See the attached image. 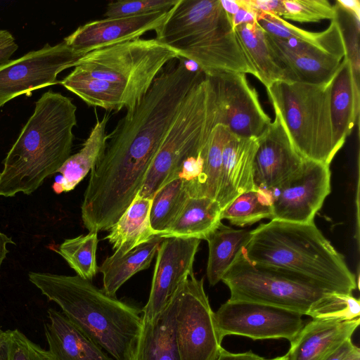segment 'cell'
I'll list each match as a JSON object with an SVG mask.
<instances>
[{"label":"cell","instance_id":"6da1fadb","mask_svg":"<svg viewBox=\"0 0 360 360\" xmlns=\"http://www.w3.org/2000/svg\"><path fill=\"white\" fill-rule=\"evenodd\" d=\"M188 62L181 57L169 62L108 134L84 194L82 206L89 214L114 224L140 191L184 99L205 76Z\"/></svg>","mask_w":360,"mask_h":360},{"label":"cell","instance_id":"7a4b0ae2","mask_svg":"<svg viewBox=\"0 0 360 360\" xmlns=\"http://www.w3.org/2000/svg\"><path fill=\"white\" fill-rule=\"evenodd\" d=\"M77 106L60 93L48 91L8 152L0 173V196L30 195L58 172L70 156Z\"/></svg>","mask_w":360,"mask_h":360},{"label":"cell","instance_id":"3957f363","mask_svg":"<svg viewBox=\"0 0 360 360\" xmlns=\"http://www.w3.org/2000/svg\"><path fill=\"white\" fill-rule=\"evenodd\" d=\"M28 278L115 360H134L143 326L140 309L107 295L78 275L30 272Z\"/></svg>","mask_w":360,"mask_h":360},{"label":"cell","instance_id":"277c9868","mask_svg":"<svg viewBox=\"0 0 360 360\" xmlns=\"http://www.w3.org/2000/svg\"><path fill=\"white\" fill-rule=\"evenodd\" d=\"M243 252L248 259L293 271L330 292L352 294L356 276L314 222L272 219L250 231Z\"/></svg>","mask_w":360,"mask_h":360},{"label":"cell","instance_id":"5b68a950","mask_svg":"<svg viewBox=\"0 0 360 360\" xmlns=\"http://www.w3.org/2000/svg\"><path fill=\"white\" fill-rule=\"evenodd\" d=\"M155 33L205 76L232 72L256 77L220 0H178Z\"/></svg>","mask_w":360,"mask_h":360},{"label":"cell","instance_id":"8992f818","mask_svg":"<svg viewBox=\"0 0 360 360\" xmlns=\"http://www.w3.org/2000/svg\"><path fill=\"white\" fill-rule=\"evenodd\" d=\"M216 124L214 92L210 80L205 76L184 99L138 194L152 199L158 190L178 178L186 160L206 153L210 134Z\"/></svg>","mask_w":360,"mask_h":360},{"label":"cell","instance_id":"52a82bcc","mask_svg":"<svg viewBox=\"0 0 360 360\" xmlns=\"http://www.w3.org/2000/svg\"><path fill=\"white\" fill-rule=\"evenodd\" d=\"M266 91L296 151L304 159L330 165L337 154L330 117V81L321 84L277 82Z\"/></svg>","mask_w":360,"mask_h":360},{"label":"cell","instance_id":"ba28073f","mask_svg":"<svg viewBox=\"0 0 360 360\" xmlns=\"http://www.w3.org/2000/svg\"><path fill=\"white\" fill-rule=\"evenodd\" d=\"M179 57L176 51L155 38H139L89 52L74 68L118 84L135 106L165 67Z\"/></svg>","mask_w":360,"mask_h":360},{"label":"cell","instance_id":"9c48e42d","mask_svg":"<svg viewBox=\"0 0 360 360\" xmlns=\"http://www.w3.org/2000/svg\"><path fill=\"white\" fill-rule=\"evenodd\" d=\"M243 249L221 278L229 289L230 301L261 303L307 315L314 302L330 292L293 271L255 263Z\"/></svg>","mask_w":360,"mask_h":360},{"label":"cell","instance_id":"30bf717a","mask_svg":"<svg viewBox=\"0 0 360 360\" xmlns=\"http://www.w3.org/2000/svg\"><path fill=\"white\" fill-rule=\"evenodd\" d=\"M203 278L189 276L176 291V341L180 360H217L223 347Z\"/></svg>","mask_w":360,"mask_h":360},{"label":"cell","instance_id":"8fae6325","mask_svg":"<svg viewBox=\"0 0 360 360\" xmlns=\"http://www.w3.org/2000/svg\"><path fill=\"white\" fill-rule=\"evenodd\" d=\"M82 56L63 41L7 61L0 66V108L21 95L59 83L58 75L75 67Z\"/></svg>","mask_w":360,"mask_h":360},{"label":"cell","instance_id":"7c38bea8","mask_svg":"<svg viewBox=\"0 0 360 360\" xmlns=\"http://www.w3.org/2000/svg\"><path fill=\"white\" fill-rule=\"evenodd\" d=\"M300 313L261 303L227 300L214 312L221 340L236 335L252 340L292 341L304 326Z\"/></svg>","mask_w":360,"mask_h":360},{"label":"cell","instance_id":"4fadbf2b","mask_svg":"<svg viewBox=\"0 0 360 360\" xmlns=\"http://www.w3.org/2000/svg\"><path fill=\"white\" fill-rule=\"evenodd\" d=\"M206 77L214 92L217 124L226 126L238 136L257 138L271 120L246 74L224 72Z\"/></svg>","mask_w":360,"mask_h":360},{"label":"cell","instance_id":"5bb4252c","mask_svg":"<svg viewBox=\"0 0 360 360\" xmlns=\"http://www.w3.org/2000/svg\"><path fill=\"white\" fill-rule=\"evenodd\" d=\"M329 165L304 159L291 176L271 191L272 219L314 222L315 215L330 193Z\"/></svg>","mask_w":360,"mask_h":360},{"label":"cell","instance_id":"9a60e30c","mask_svg":"<svg viewBox=\"0 0 360 360\" xmlns=\"http://www.w3.org/2000/svg\"><path fill=\"white\" fill-rule=\"evenodd\" d=\"M200 239L167 238L161 241L148 302L141 309L143 322L154 321L185 280L193 274V267Z\"/></svg>","mask_w":360,"mask_h":360},{"label":"cell","instance_id":"2e32d148","mask_svg":"<svg viewBox=\"0 0 360 360\" xmlns=\"http://www.w3.org/2000/svg\"><path fill=\"white\" fill-rule=\"evenodd\" d=\"M169 12V10L90 21L77 27L63 41L74 51L84 56L96 49L139 39L147 32L155 31L166 20Z\"/></svg>","mask_w":360,"mask_h":360},{"label":"cell","instance_id":"e0dca14e","mask_svg":"<svg viewBox=\"0 0 360 360\" xmlns=\"http://www.w3.org/2000/svg\"><path fill=\"white\" fill-rule=\"evenodd\" d=\"M254 160V182L259 189L271 191L291 176L304 158L293 147L280 117L257 137Z\"/></svg>","mask_w":360,"mask_h":360},{"label":"cell","instance_id":"ac0fdd59","mask_svg":"<svg viewBox=\"0 0 360 360\" xmlns=\"http://www.w3.org/2000/svg\"><path fill=\"white\" fill-rule=\"evenodd\" d=\"M267 42L290 82H330L342 58L299 40H281L265 32Z\"/></svg>","mask_w":360,"mask_h":360},{"label":"cell","instance_id":"d6986e66","mask_svg":"<svg viewBox=\"0 0 360 360\" xmlns=\"http://www.w3.org/2000/svg\"><path fill=\"white\" fill-rule=\"evenodd\" d=\"M257 138L231 134L223 150L215 200L221 210L242 193L258 189L254 182V160Z\"/></svg>","mask_w":360,"mask_h":360},{"label":"cell","instance_id":"ffe728a7","mask_svg":"<svg viewBox=\"0 0 360 360\" xmlns=\"http://www.w3.org/2000/svg\"><path fill=\"white\" fill-rule=\"evenodd\" d=\"M359 318L349 321L313 319L304 325L290 342L286 360H325L344 342L351 339Z\"/></svg>","mask_w":360,"mask_h":360},{"label":"cell","instance_id":"44dd1931","mask_svg":"<svg viewBox=\"0 0 360 360\" xmlns=\"http://www.w3.org/2000/svg\"><path fill=\"white\" fill-rule=\"evenodd\" d=\"M360 85L344 57L330 80V109L334 148L338 153L359 120Z\"/></svg>","mask_w":360,"mask_h":360},{"label":"cell","instance_id":"7402d4cb","mask_svg":"<svg viewBox=\"0 0 360 360\" xmlns=\"http://www.w3.org/2000/svg\"><path fill=\"white\" fill-rule=\"evenodd\" d=\"M47 314L45 336L54 360H112L61 311L49 308Z\"/></svg>","mask_w":360,"mask_h":360},{"label":"cell","instance_id":"603a6c76","mask_svg":"<svg viewBox=\"0 0 360 360\" xmlns=\"http://www.w3.org/2000/svg\"><path fill=\"white\" fill-rule=\"evenodd\" d=\"M176 292L153 321L143 322L134 360H180L175 334Z\"/></svg>","mask_w":360,"mask_h":360},{"label":"cell","instance_id":"cb8c5ba5","mask_svg":"<svg viewBox=\"0 0 360 360\" xmlns=\"http://www.w3.org/2000/svg\"><path fill=\"white\" fill-rule=\"evenodd\" d=\"M152 199L137 194L109 233L103 238L111 244L114 253L123 255L157 236L153 229L150 212Z\"/></svg>","mask_w":360,"mask_h":360},{"label":"cell","instance_id":"d4e9b609","mask_svg":"<svg viewBox=\"0 0 360 360\" xmlns=\"http://www.w3.org/2000/svg\"><path fill=\"white\" fill-rule=\"evenodd\" d=\"M110 117V114H105L97 120L80 150L70 155L60 168L61 176L52 186L56 193L73 190L95 166L106 146Z\"/></svg>","mask_w":360,"mask_h":360},{"label":"cell","instance_id":"484cf974","mask_svg":"<svg viewBox=\"0 0 360 360\" xmlns=\"http://www.w3.org/2000/svg\"><path fill=\"white\" fill-rule=\"evenodd\" d=\"M240 47L258 79L269 88L277 82H289L269 46L265 32L257 22L243 23L234 28Z\"/></svg>","mask_w":360,"mask_h":360},{"label":"cell","instance_id":"4316f807","mask_svg":"<svg viewBox=\"0 0 360 360\" xmlns=\"http://www.w3.org/2000/svg\"><path fill=\"white\" fill-rule=\"evenodd\" d=\"M221 212L216 200L190 197L172 225L157 236L206 240L221 223Z\"/></svg>","mask_w":360,"mask_h":360},{"label":"cell","instance_id":"83f0119b","mask_svg":"<svg viewBox=\"0 0 360 360\" xmlns=\"http://www.w3.org/2000/svg\"><path fill=\"white\" fill-rule=\"evenodd\" d=\"M59 83L89 106L110 111H128L134 107L118 84L94 78L76 68Z\"/></svg>","mask_w":360,"mask_h":360},{"label":"cell","instance_id":"f1b7e54d","mask_svg":"<svg viewBox=\"0 0 360 360\" xmlns=\"http://www.w3.org/2000/svg\"><path fill=\"white\" fill-rule=\"evenodd\" d=\"M257 22L266 33L278 39L299 40L342 59L345 56L340 30L335 19L330 20L326 30L319 32L302 30L271 13H257Z\"/></svg>","mask_w":360,"mask_h":360},{"label":"cell","instance_id":"f546056e","mask_svg":"<svg viewBox=\"0 0 360 360\" xmlns=\"http://www.w3.org/2000/svg\"><path fill=\"white\" fill-rule=\"evenodd\" d=\"M162 239L155 236L123 255L113 253L106 257L98 267L103 275L102 290L107 295L116 297L117 290L127 281L150 266Z\"/></svg>","mask_w":360,"mask_h":360},{"label":"cell","instance_id":"4dcf8cb0","mask_svg":"<svg viewBox=\"0 0 360 360\" xmlns=\"http://www.w3.org/2000/svg\"><path fill=\"white\" fill-rule=\"evenodd\" d=\"M246 229H235L221 223L206 239L209 255L207 276L211 285L218 283L250 236Z\"/></svg>","mask_w":360,"mask_h":360},{"label":"cell","instance_id":"1f68e13d","mask_svg":"<svg viewBox=\"0 0 360 360\" xmlns=\"http://www.w3.org/2000/svg\"><path fill=\"white\" fill-rule=\"evenodd\" d=\"M190 197L187 184L181 177L169 181L155 193L152 198L150 220L157 236L172 225Z\"/></svg>","mask_w":360,"mask_h":360},{"label":"cell","instance_id":"d6a6232c","mask_svg":"<svg viewBox=\"0 0 360 360\" xmlns=\"http://www.w3.org/2000/svg\"><path fill=\"white\" fill-rule=\"evenodd\" d=\"M272 193L269 190L257 189L242 193L221 210V219L244 226L264 219H272Z\"/></svg>","mask_w":360,"mask_h":360},{"label":"cell","instance_id":"836d02e7","mask_svg":"<svg viewBox=\"0 0 360 360\" xmlns=\"http://www.w3.org/2000/svg\"><path fill=\"white\" fill-rule=\"evenodd\" d=\"M98 233L65 240L56 250L79 276L92 281L98 271L96 250Z\"/></svg>","mask_w":360,"mask_h":360},{"label":"cell","instance_id":"e575fe53","mask_svg":"<svg viewBox=\"0 0 360 360\" xmlns=\"http://www.w3.org/2000/svg\"><path fill=\"white\" fill-rule=\"evenodd\" d=\"M231 132L223 124H216L207 143L202 197L214 199L217 195L224 148Z\"/></svg>","mask_w":360,"mask_h":360},{"label":"cell","instance_id":"d590c367","mask_svg":"<svg viewBox=\"0 0 360 360\" xmlns=\"http://www.w3.org/2000/svg\"><path fill=\"white\" fill-rule=\"evenodd\" d=\"M313 319L349 321L359 318L360 302L352 294L328 292L307 313Z\"/></svg>","mask_w":360,"mask_h":360},{"label":"cell","instance_id":"8d00e7d4","mask_svg":"<svg viewBox=\"0 0 360 360\" xmlns=\"http://www.w3.org/2000/svg\"><path fill=\"white\" fill-rule=\"evenodd\" d=\"M335 11V20L337 22L344 43L345 56L351 63L354 76L359 82V22L349 11L344 8L336 1L333 5Z\"/></svg>","mask_w":360,"mask_h":360},{"label":"cell","instance_id":"74e56055","mask_svg":"<svg viewBox=\"0 0 360 360\" xmlns=\"http://www.w3.org/2000/svg\"><path fill=\"white\" fill-rule=\"evenodd\" d=\"M283 20L299 22H319L332 20L335 17V7L327 0H283Z\"/></svg>","mask_w":360,"mask_h":360},{"label":"cell","instance_id":"f35d334b","mask_svg":"<svg viewBox=\"0 0 360 360\" xmlns=\"http://www.w3.org/2000/svg\"><path fill=\"white\" fill-rule=\"evenodd\" d=\"M178 0H119L110 2L104 16L120 18L138 15L148 13L167 11Z\"/></svg>","mask_w":360,"mask_h":360},{"label":"cell","instance_id":"ab89813d","mask_svg":"<svg viewBox=\"0 0 360 360\" xmlns=\"http://www.w3.org/2000/svg\"><path fill=\"white\" fill-rule=\"evenodd\" d=\"M7 360H54L49 350L31 341L18 329L7 330Z\"/></svg>","mask_w":360,"mask_h":360},{"label":"cell","instance_id":"60d3db41","mask_svg":"<svg viewBox=\"0 0 360 360\" xmlns=\"http://www.w3.org/2000/svg\"><path fill=\"white\" fill-rule=\"evenodd\" d=\"M247 2L256 13H271L281 18L284 13L283 0H247Z\"/></svg>","mask_w":360,"mask_h":360},{"label":"cell","instance_id":"b9f144b4","mask_svg":"<svg viewBox=\"0 0 360 360\" xmlns=\"http://www.w3.org/2000/svg\"><path fill=\"white\" fill-rule=\"evenodd\" d=\"M217 360H286V357L284 355L269 359L261 357L252 351L243 353H232L223 349Z\"/></svg>","mask_w":360,"mask_h":360},{"label":"cell","instance_id":"7bdbcfd3","mask_svg":"<svg viewBox=\"0 0 360 360\" xmlns=\"http://www.w3.org/2000/svg\"><path fill=\"white\" fill-rule=\"evenodd\" d=\"M355 347L356 345L352 343V340L348 339L325 360H345Z\"/></svg>","mask_w":360,"mask_h":360},{"label":"cell","instance_id":"ee69618b","mask_svg":"<svg viewBox=\"0 0 360 360\" xmlns=\"http://www.w3.org/2000/svg\"><path fill=\"white\" fill-rule=\"evenodd\" d=\"M18 46L15 39L0 46V66L10 60L11 57L17 51Z\"/></svg>","mask_w":360,"mask_h":360},{"label":"cell","instance_id":"f6af8a7d","mask_svg":"<svg viewBox=\"0 0 360 360\" xmlns=\"http://www.w3.org/2000/svg\"><path fill=\"white\" fill-rule=\"evenodd\" d=\"M344 8L360 18V1L359 0H336Z\"/></svg>","mask_w":360,"mask_h":360},{"label":"cell","instance_id":"bcb514c9","mask_svg":"<svg viewBox=\"0 0 360 360\" xmlns=\"http://www.w3.org/2000/svg\"><path fill=\"white\" fill-rule=\"evenodd\" d=\"M11 243L15 244L12 238L0 231V267L8 252L7 245Z\"/></svg>","mask_w":360,"mask_h":360},{"label":"cell","instance_id":"7dc6e473","mask_svg":"<svg viewBox=\"0 0 360 360\" xmlns=\"http://www.w3.org/2000/svg\"><path fill=\"white\" fill-rule=\"evenodd\" d=\"M8 354V333L0 326V360H7Z\"/></svg>","mask_w":360,"mask_h":360},{"label":"cell","instance_id":"c3c4849f","mask_svg":"<svg viewBox=\"0 0 360 360\" xmlns=\"http://www.w3.org/2000/svg\"><path fill=\"white\" fill-rule=\"evenodd\" d=\"M14 39V37L10 32L6 30H0V46Z\"/></svg>","mask_w":360,"mask_h":360},{"label":"cell","instance_id":"681fc988","mask_svg":"<svg viewBox=\"0 0 360 360\" xmlns=\"http://www.w3.org/2000/svg\"><path fill=\"white\" fill-rule=\"evenodd\" d=\"M345 360H360V349L356 346Z\"/></svg>","mask_w":360,"mask_h":360}]
</instances>
